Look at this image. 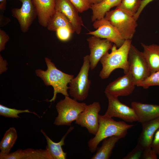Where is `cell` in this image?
<instances>
[{"label": "cell", "mask_w": 159, "mask_h": 159, "mask_svg": "<svg viewBox=\"0 0 159 159\" xmlns=\"http://www.w3.org/2000/svg\"><path fill=\"white\" fill-rule=\"evenodd\" d=\"M131 42V40H125L123 44L118 48L115 44L113 45L111 49V52H107L102 57L100 60L102 68L99 74L101 79L108 78L117 69H122L124 74L129 72L128 55Z\"/></svg>", "instance_id": "cell-1"}, {"label": "cell", "mask_w": 159, "mask_h": 159, "mask_svg": "<svg viewBox=\"0 0 159 159\" xmlns=\"http://www.w3.org/2000/svg\"><path fill=\"white\" fill-rule=\"evenodd\" d=\"M45 59L47 67V70L38 69L36 70L35 73L43 81L45 85H51L53 87L54 95L49 101H54L58 93L69 96L67 90L69 87L67 85L74 78V75L65 73L58 69L49 58L45 57Z\"/></svg>", "instance_id": "cell-2"}, {"label": "cell", "mask_w": 159, "mask_h": 159, "mask_svg": "<svg viewBox=\"0 0 159 159\" xmlns=\"http://www.w3.org/2000/svg\"><path fill=\"white\" fill-rule=\"evenodd\" d=\"M99 127L95 137L88 141V145L90 151L94 153L100 143L110 136H118L122 138L127 135L128 130L134 125L122 121H117L112 117L99 114Z\"/></svg>", "instance_id": "cell-3"}, {"label": "cell", "mask_w": 159, "mask_h": 159, "mask_svg": "<svg viewBox=\"0 0 159 159\" xmlns=\"http://www.w3.org/2000/svg\"><path fill=\"white\" fill-rule=\"evenodd\" d=\"M105 18L117 29L125 40L132 39L138 25L133 15L117 6L107 12Z\"/></svg>", "instance_id": "cell-4"}, {"label": "cell", "mask_w": 159, "mask_h": 159, "mask_svg": "<svg viewBox=\"0 0 159 159\" xmlns=\"http://www.w3.org/2000/svg\"><path fill=\"white\" fill-rule=\"evenodd\" d=\"M87 104L79 102L74 99L65 96L56 104V107L58 115L54 124L57 126H70L72 122L76 120L79 114L85 108Z\"/></svg>", "instance_id": "cell-5"}, {"label": "cell", "mask_w": 159, "mask_h": 159, "mask_svg": "<svg viewBox=\"0 0 159 159\" xmlns=\"http://www.w3.org/2000/svg\"><path fill=\"white\" fill-rule=\"evenodd\" d=\"M90 69L89 55H87L84 57L83 64L77 76L69 84V94L77 100L83 101L88 96L91 83L88 78Z\"/></svg>", "instance_id": "cell-6"}, {"label": "cell", "mask_w": 159, "mask_h": 159, "mask_svg": "<svg viewBox=\"0 0 159 159\" xmlns=\"http://www.w3.org/2000/svg\"><path fill=\"white\" fill-rule=\"evenodd\" d=\"M129 71L136 84L141 82L150 74L149 68L142 52L131 44L128 53Z\"/></svg>", "instance_id": "cell-7"}, {"label": "cell", "mask_w": 159, "mask_h": 159, "mask_svg": "<svg viewBox=\"0 0 159 159\" xmlns=\"http://www.w3.org/2000/svg\"><path fill=\"white\" fill-rule=\"evenodd\" d=\"M105 93L108 102L107 108L105 115L112 118H118L127 122L138 121L136 114L132 107L122 103L117 97L107 92Z\"/></svg>", "instance_id": "cell-8"}, {"label": "cell", "mask_w": 159, "mask_h": 159, "mask_svg": "<svg viewBox=\"0 0 159 159\" xmlns=\"http://www.w3.org/2000/svg\"><path fill=\"white\" fill-rule=\"evenodd\" d=\"M93 26L96 30L90 31L87 34L107 39L114 43L117 48L121 47L124 43L125 40L117 29L105 17L94 21Z\"/></svg>", "instance_id": "cell-9"}, {"label": "cell", "mask_w": 159, "mask_h": 159, "mask_svg": "<svg viewBox=\"0 0 159 159\" xmlns=\"http://www.w3.org/2000/svg\"><path fill=\"white\" fill-rule=\"evenodd\" d=\"M101 109L100 105L97 102L87 105L84 110L78 115L75 123L85 127L90 133L95 135L99 127V113Z\"/></svg>", "instance_id": "cell-10"}, {"label": "cell", "mask_w": 159, "mask_h": 159, "mask_svg": "<svg viewBox=\"0 0 159 159\" xmlns=\"http://www.w3.org/2000/svg\"><path fill=\"white\" fill-rule=\"evenodd\" d=\"M18 0L22 3L21 7L13 8L11 12L18 21L22 32L26 33L37 16V12L32 0Z\"/></svg>", "instance_id": "cell-11"}, {"label": "cell", "mask_w": 159, "mask_h": 159, "mask_svg": "<svg viewBox=\"0 0 159 159\" xmlns=\"http://www.w3.org/2000/svg\"><path fill=\"white\" fill-rule=\"evenodd\" d=\"M136 82L133 77L129 72L110 83L105 88L107 92L116 97L126 96L131 94L134 90Z\"/></svg>", "instance_id": "cell-12"}, {"label": "cell", "mask_w": 159, "mask_h": 159, "mask_svg": "<svg viewBox=\"0 0 159 159\" xmlns=\"http://www.w3.org/2000/svg\"><path fill=\"white\" fill-rule=\"evenodd\" d=\"M90 51L89 55L90 69H94L102 57L111 49L112 43L106 39L92 36L87 39Z\"/></svg>", "instance_id": "cell-13"}, {"label": "cell", "mask_w": 159, "mask_h": 159, "mask_svg": "<svg viewBox=\"0 0 159 159\" xmlns=\"http://www.w3.org/2000/svg\"><path fill=\"white\" fill-rule=\"evenodd\" d=\"M55 11L63 13L68 18L75 32L79 34L84 26L82 18L78 11L69 0H55Z\"/></svg>", "instance_id": "cell-14"}, {"label": "cell", "mask_w": 159, "mask_h": 159, "mask_svg": "<svg viewBox=\"0 0 159 159\" xmlns=\"http://www.w3.org/2000/svg\"><path fill=\"white\" fill-rule=\"evenodd\" d=\"M35 8L38 22L47 27L49 19L55 12V0H32Z\"/></svg>", "instance_id": "cell-15"}, {"label": "cell", "mask_w": 159, "mask_h": 159, "mask_svg": "<svg viewBox=\"0 0 159 159\" xmlns=\"http://www.w3.org/2000/svg\"><path fill=\"white\" fill-rule=\"evenodd\" d=\"M0 159H53L48 150L28 148L19 149L16 151L5 155H0Z\"/></svg>", "instance_id": "cell-16"}, {"label": "cell", "mask_w": 159, "mask_h": 159, "mask_svg": "<svg viewBox=\"0 0 159 159\" xmlns=\"http://www.w3.org/2000/svg\"><path fill=\"white\" fill-rule=\"evenodd\" d=\"M131 107L134 110L138 121L142 123L159 117V105L132 102Z\"/></svg>", "instance_id": "cell-17"}, {"label": "cell", "mask_w": 159, "mask_h": 159, "mask_svg": "<svg viewBox=\"0 0 159 159\" xmlns=\"http://www.w3.org/2000/svg\"><path fill=\"white\" fill-rule=\"evenodd\" d=\"M141 124L142 130L138 138L137 144L144 149L151 147L154 135L159 128V117Z\"/></svg>", "instance_id": "cell-18"}, {"label": "cell", "mask_w": 159, "mask_h": 159, "mask_svg": "<svg viewBox=\"0 0 159 159\" xmlns=\"http://www.w3.org/2000/svg\"><path fill=\"white\" fill-rule=\"evenodd\" d=\"M143 54L148 64L150 74L159 70V45L141 43Z\"/></svg>", "instance_id": "cell-19"}, {"label": "cell", "mask_w": 159, "mask_h": 159, "mask_svg": "<svg viewBox=\"0 0 159 159\" xmlns=\"http://www.w3.org/2000/svg\"><path fill=\"white\" fill-rule=\"evenodd\" d=\"M74 128V127H70L61 140L58 143L53 141L42 129L41 130V132L47 140V145L46 149L49 152L53 159L66 158L67 153L63 151L62 146L65 145L64 140L67 136Z\"/></svg>", "instance_id": "cell-20"}, {"label": "cell", "mask_w": 159, "mask_h": 159, "mask_svg": "<svg viewBox=\"0 0 159 159\" xmlns=\"http://www.w3.org/2000/svg\"><path fill=\"white\" fill-rule=\"evenodd\" d=\"M122 138L118 136H112L104 139L101 146L97 147L96 153L92 159H108L111 156L116 143Z\"/></svg>", "instance_id": "cell-21"}, {"label": "cell", "mask_w": 159, "mask_h": 159, "mask_svg": "<svg viewBox=\"0 0 159 159\" xmlns=\"http://www.w3.org/2000/svg\"><path fill=\"white\" fill-rule=\"evenodd\" d=\"M122 0H103L101 2L90 5L92 11V21L94 22L105 17L106 13L114 6H117Z\"/></svg>", "instance_id": "cell-22"}, {"label": "cell", "mask_w": 159, "mask_h": 159, "mask_svg": "<svg viewBox=\"0 0 159 159\" xmlns=\"http://www.w3.org/2000/svg\"><path fill=\"white\" fill-rule=\"evenodd\" d=\"M61 27H67L75 32L71 23L66 16L61 12L55 11L50 18L47 27L49 30L56 32Z\"/></svg>", "instance_id": "cell-23"}, {"label": "cell", "mask_w": 159, "mask_h": 159, "mask_svg": "<svg viewBox=\"0 0 159 159\" xmlns=\"http://www.w3.org/2000/svg\"><path fill=\"white\" fill-rule=\"evenodd\" d=\"M17 137V131L15 127H10L6 131L0 143V155L9 153Z\"/></svg>", "instance_id": "cell-24"}, {"label": "cell", "mask_w": 159, "mask_h": 159, "mask_svg": "<svg viewBox=\"0 0 159 159\" xmlns=\"http://www.w3.org/2000/svg\"><path fill=\"white\" fill-rule=\"evenodd\" d=\"M24 112L33 113L40 117L37 113L29 111V110H19L10 108L1 104L0 105V115L6 117L18 118L20 117L18 114Z\"/></svg>", "instance_id": "cell-25"}, {"label": "cell", "mask_w": 159, "mask_h": 159, "mask_svg": "<svg viewBox=\"0 0 159 159\" xmlns=\"http://www.w3.org/2000/svg\"><path fill=\"white\" fill-rule=\"evenodd\" d=\"M141 0H122L117 7L130 13L134 16L138 11Z\"/></svg>", "instance_id": "cell-26"}, {"label": "cell", "mask_w": 159, "mask_h": 159, "mask_svg": "<svg viewBox=\"0 0 159 159\" xmlns=\"http://www.w3.org/2000/svg\"><path fill=\"white\" fill-rule=\"evenodd\" d=\"M153 86H159V70L150 74L144 80L136 84V86L144 89Z\"/></svg>", "instance_id": "cell-27"}, {"label": "cell", "mask_w": 159, "mask_h": 159, "mask_svg": "<svg viewBox=\"0 0 159 159\" xmlns=\"http://www.w3.org/2000/svg\"><path fill=\"white\" fill-rule=\"evenodd\" d=\"M58 38L62 41H66L69 40L73 32L67 27L59 28L56 31Z\"/></svg>", "instance_id": "cell-28"}, {"label": "cell", "mask_w": 159, "mask_h": 159, "mask_svg": "<svg viewBox=\"0 0 159 159\" xmlns=\"http://www.w3.org/2000/svg\"><path fill=\"white\" fill-rule=\"evenodd\" d=\"M144 148L141 145L137 144L135 148L123 159H139L141 158Z\"/></svg>", "instance_id": "cell-29"}, {"label": "cell", "mask_w": 159, "mask_h": 159, "mask_svg": "<svg viewBox=\"0 0 159 159\" xmlns=\"http://www.w3.org/2000/svg\"><path fill=\"white\" fill-rule=\"evenodd\" d=\"M77 9L82 13L90 8V4L88 0H69Z\"/></svg>", "instance_id": "cell-30"}, {"label": "cell", "mask_w": 159, "mask_h": 159, "mask_svg": "<svg viewBox=\"0 0 159 159\" xmlns=\"http://www.w3.org/2000/svg\"><path fill=\"white\" fill-rule=\"evenodd\" d=\"M143 159H157V154L151 147L144 149L141 157Z\"/></svg>", "instance_id": "cell-31"}, {"label": "cell", "mask_w": 159, "mask_h": 159, "mask_svg": "<svg viewBox=\"0 0 159 159\" xmlns=\"http://www.w3.org/2000/svg\"><path fill=\"white\" fill-rule=\"evenodd\" d=\"M9 37L6 32L0 29V52L4 50L6 44L8 41Z\"/></svg>", "instance_id": "cell-32"}, {"label": "cell", "mask_w": 159, "mask_h": 159, "mask_svg": "<svg viewBox=\"0 0 159 159\" xmlns=\"http://www.w3.org/2000/svg\"><path fill=\"white\" fill-rule=\"evenodd\" d=\"M151 147L157 155H159V128L154 135Z\"/></svg>", "instance_id": "cell-33"}, {"label": "cell", "mask_w": 159, "mask_h": 159, "mask_svg": "<svg viewBox=\"0 0 159 159\" xmlns=\"http://www.w3.org/2000/svg\"><path fill=\"white\" fill-rule=\"evenodd\" d=\"M154 0H142L140 6L136 14L134 16L135 19L137 21L144 8L150 2Z\"/></svg>", "instance_id": "cell-34"}, {"label": "cell", "mask_w": 159, "mask_h": 159, "mask_svg": "<svg viewBox=\"0 0 159 159\" xmlns=\"http://www.w3.org/2000/svg\"><path fill=\"white\" fill-rule=\"evenodd\" d=\"M90 4H95L99 3L102 1L103 0H88Z\"/></svg>", "instance_id": "cell-35"}, {"label": "cell", "mask_w": 159, "mask_h": 159, "mask_svg": "<svg viewBox=\"0 0 159 159\" xmlns=\"http://www.w3.org/2000/svg\"><path fill=\"white\" fill-rule=\"evenodd\" d=\"M6 0H0V3H6Z\"/></svg>", "instance_id": "cell-36"}]
</instances>
